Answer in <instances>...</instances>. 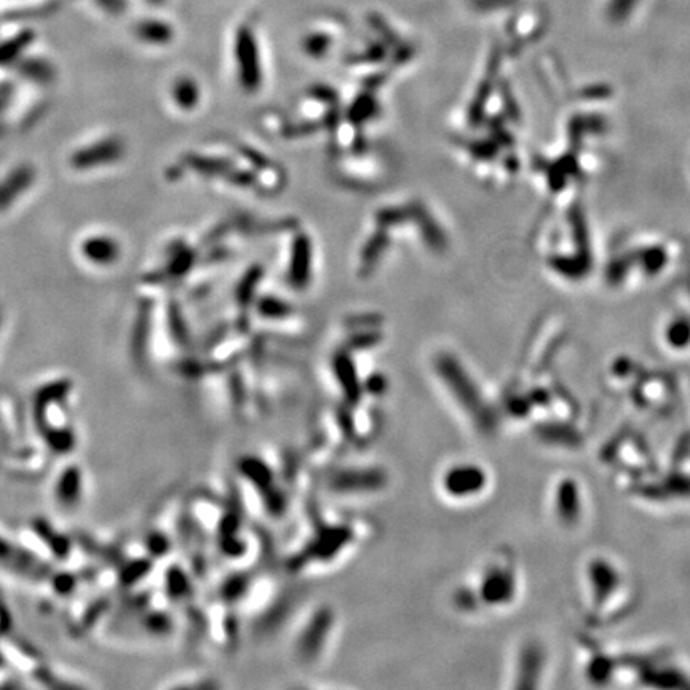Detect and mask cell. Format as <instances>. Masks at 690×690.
Listing matches in <instances>:
<instances>
[{
  "label": "cell",
  "instance_id": "7",
  "mask_svg": "<svg viewBox=\"0 0 690 690\" xmlns=\"http://www.w3.org/2000/svg\"><path fill=\"white\" fill-rule=\"evenodd\" d=\"M34 35L30 30H23L15 37H11L10 40L0 43V66L7 64L10 61H15L18 56H20L21 50L26 48L30 42H33Z\"/></svg>",
  "mask_w": 690,
  "mask_h": 690
},
{
  "label": "cell",
  "instance_id": "2",
  "mask_svg": "<svg viewBox=\"0 0 690 690\" xmlns=\"http://www.w3.org/2000/svg\"><path fill=\"white\" fill-rule=\"evenodd\" d=\"M123 154V144L118 140H104L81 149L74 155L72 163L75 168H95L118 160Z\"/></svg>",
  "mask_w": 690,
  "mask_h": 690
},
{
  "label": "cell",
  "instance_id": "5",
  "mask_svg": "<svg viewBox=\"0 0 690 690\" xmlns=\"http://www.w3.org/2000/svg\"><path fill=\"white\" fill-rule=\"evenodd\" d=\"M136 35L152 45H165L173 39V28L160 20H144L136 24Z\"/></svg>",
  "mask_w": 690,
  "mask_h": 690
},
{
  "label": "cell",
  "instance_id": "6",
  "mask_svg": "<svg viewBox=\"0 0 690 690\" xmlns=\"http://www.w3.org/2000/svg\"><path fill=\"white\" fill-rule=\"evenodd\" d=\"M80 472L77 468L67 470L66 475H62L58 486V500L64 505H75L80 500Z\"/></svg>",
  "mask_w": 690,
  "mask_h": 690
},
{
  "label": "cell",
  "instance_id": "10",
  "mask_svg": "<svg viewBox=\"0 0 690 690\" xmlns=\"http://www.w3.org/2000/svg\"><path fill=\"white\" fill-rule=\"evenodd\" d=\"M635 5H636V0H612L609 13L613 18H623L625 15L630 13Z\"/></svg>",
  "mask_w": 690,
  "mask_h": 690
},
{
  "label": "cell",
  "instance_id": "1",
  "mask_svg": "<svg viewBox=\"0 0 690 690\" xmlns=\"http://www.w3.org/2000/svg\"><path fill=\"white\" fill-rule=\"evenodd\" d=\"M235 56L240 69L242 79L248 85H254L259 80V53L253 29L249 24H243L238 29L235 39Z\"/></svg>",
  "mask_w": 690,
  "mask_h": 690
},
{
  "label": "cell",
  "instance_id": "3",
  "mask_svg": "<svg viewBox=\"0 0 690 690\" xmlns=\"http://www.w3.org/2000/svg\"><path fill=\"white\" fill-rule=\"evenodd\" d=\"M34 169L30 166H20L11 171L2 183H0V211L7 210L21 193L29 189L34 181Z\"/></svg>",
  "mask_w": 690,
  "mask_h": 690
},
{
  "label": "cell",
  "instance_id": "9",
  "mask_svg": "<svg viewBox=\"0 0 690 690\" xmlns=\"http://www.w3.org/2000/svg\"><path fill=\"white\" fill-rule=\"evenodd\" d=\"M329 43H331V39L328 35L317 33V34L310 35L309 39H305V50H309V52L313 55H323L324 50L328 48Z\"/></svg>",
  "mask_w": 690,
  "mask_h": 690
},
{
  "label": "cell",
  "instance_id": "12",
  "mask_svg": "<svg viewBox=\"0 0 690 690\" xmlns=\"http://www.w3.org/2000/svg\"><path fill=\"white\" fill-rule=\"evenodd\" d=\"M147 2L152 4V5H160V4H163V0H147Z\"/></svg>",
  "mask_w": 690,
  "mask_h": 690
},
{
  "label": "cell",
  "instance_id": "11",
  "mask_svg": "<svg viewBox=\"0 0 690 690\" xmlns=\"http://www.w3.org/2000/svg\"><path fill=\"white\" fill-rule=\"evenodd\" d=\"M96 4L109 15H120L127 9V0H96Z\"/></svg>",
  "mask_w": 690,
  "mask_h": 690
},
{
  "label": "cell",
  "instance_id": "8",
  "mask_svg": "<svg viewBox=\"0 0 690 690\" xmlns=\"http://www.w3.org/2000/svg\"><path fill=\"white\" fill-rule=\"evenodd\" d=\"M197 86L192 80H179L176 86H174V98H176L178 104L183 106V108H192L197 103Z\"/></svg>",
  "mask_w": 690,
  "mask_h": 690
},
{
  "label": "cell",
  "instance_id": "4",
  "mask_svg": "<svg viewBox=\"0 0 690 690\" xmlns=\"http://www.w3.org/2000/svg\"><path fill=\"white\" fill-rule=\"evenodd\" d=\"M84 254L95 264H111L118 257V244L109 237H91L84 243Z\"/></svg>",
  "mask_w": 690,
  "mask_h": 690
}]
</instances>
